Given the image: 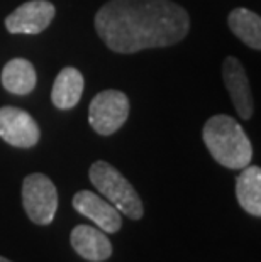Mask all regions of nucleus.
<instances>
[{"label":"nucleus","instance_id":"1","mask_svg":"<svg viewBox=\"0 0 261 262\" xmlns=\"http://www.w3.org/2000/svg\"><path fill=\"white\" fill-rule=\"evenodd\" d=\"M97 34L119 54L178 44L190 29V17L171 0H110L95 15Z\"/></svg>","mask_w":261,"mask_h":262},{"label":"nucleus","instance_id":"2","mask_svg":"<svg viewBox=\"0 0 261 262\" xmlns=\"http://www.w3.org/2000/svg\"><path fill=\"white\" fill-rule=\"evenodd\" d=\"M202 139L210 156L227 169H243L251 164L253 146L237 120L229 115H214L205 122Z\"/></svg>","mask_w":261,"mask_h":262},{"label":"nucleus","instance_id":"3","mask_svg":"<svg viewBox=\"0 0 261 262\" xmlns=\"http://www.w3.org/2000/svg\"><path fill=\"white\" fill-rule=\"evenodd\" d=\"M88 178L92 185L97 188V191L105 196V200L114 205L122 215L132 220H139L143 216L144 208L141 196L112 164L105 161H95L90 166Z\"/></svg>","mask_w":261,"mask_h":262},{"label":"nucleus","instance_id":"4","mask_svg":"<svg viewBox=\"0 0 261 262\" xmlns=\"http://www.w3.org/2000/svg\"><path fill=\"white\" fill-rule=\"evenodd\" d=\"M22 206L31 222L49 225L58 210V189L46 174L32 172L22 183Z\"/></svg>","mask_w":261,"mask_h":262},{"label":"nucleus","instance_id":"5","mask_svg":"<svg viewBox=\"0 0 261 262\" xmlns=\"http://www.w3.org/2000/svg\"><path fill=\"white\" fill-rule=\"evenodd\" d=\"M129 117V98L119 90H104L92 98L88 124L101 136H112Z\"/></svg>","mask_w":261,"mask_h":262},{"label":"nucleus","instance_id":"6","mask_svg":"<svg viewBox=\"0 0 261 262\" xmlns=\"http://www.w3.org/2000/svg\"><path fill=\"white\" fill-rule=\"evenodd\" d=\"M0 137L12 147L29 149L39 142L41 132L31 114L17 107L0 108Z\"/></svg>","mask_w":261,"mask_h":262},{"label":"nucleus","instance_id":"7","mask_svg":"<svg viewBox=\"0 0 261 262\" xmlns=\"http://www.w3.org/2000/svg\"><path fill=\"white\" fill-rule=\"evenodd\" d=\"M56 9L48 0H31L19 5L5 19V29L10 34H39L51 24Z\"/></svg>","mask_w":261,"mask_h":262},{"label":"nucleus","instance_id":"8","mask_svg":"<svg viewBox=\"0 0 261 262\" xmlns=\"http://www.w3.org/2000/svg\"><path fill=\"white\" fill-rule=\"evenodd\" d=\"M73 208L80 215L90 219L102 232L115 233L122 227L121 211L97 193L82 189L73 196Z\"/></svg>","mask_w":261,"mask_h":262},{"label":"nucleus","instance_id":"9","mask_svg":"<svg viewBox=\"0 0 261 262\" xmlns=\"http://www.w3.org/2000/svg\"><path fill=\"white\" fill-rule=\"evenodd\" d=\"M222 78H224V85L234 103L237 115L243 120H249L253 115L254 103L246 71H244L241 61L234 56H227L222 63Z\"/></svg>","mask_w":261,"mask_h":262},{"label":"nucleus","instance_id":"10","mask_svg":"<svg viewBox=\"0 0 261 262\" xmlns=\"http://www.w3.org/2000/svg\"><path fill=\"white\" fill-rule=\"evenodd\" d=\"M75 252L90 262H104L112 255V244L101 228L92 225H76L70 235Z\"/></svg>","mask_w":261,"mask_h":262},{"label":"nucleus","instance_id":"11","mask_svg":"<svg viewBox=\"0 0 261 262\" xmlns=\"http://www.w3.org/2000/svg\"><path fill=\"white\" fill-rule=\"evenodd\" d=\"M83 93V75L73 66H66L54 80L51 100L59 110H70L78 105Z\"/></svg>","mask_w":261,"mask_h":262},{"label":"nucleus","instance_id":"12","mask_svg":"<svg viewBox=\"0 0 261 262\" xmlns=\"http://www.w3.org/2000/svg\"><path fill=\"white\" fill-rule=\"evenodd\" d=\"M237 203L253 216H261V169L258 166H246L236 178Z\"/></svg>","mask_w":261,"mask_h":262},{"label":"nucleus","instance_id":"13","mask_svg":"<svg viewBox=\"0 0 261 262\" xmlns=\"http://www.w3.org/2000/svg\"><path fill=\"white\" fill-rule=\"evenodd\" d=\"M2 85L9 93L14 95H27L34 90L37 76L36 70L31 61L24 58L10 59L2 70Z\"/></svg>","mask_w":261,"mask_h":262},{"label":"nucleus","instance_id":"14","mask_svg":"<svg viewBox=\"0 0 261 262\" xmlns=\"http://www.w3.org/2000/svg\"><path fill=\"white\" fill-rule=\"evenodd\" d=\"M227 26L237 39L253 49H261V17L249 9L237 7L227 17Z\"/></svg>","mask_w":261,"mask_h":262},{"label":"nucleus","instance_id":"15","mask_svg":"<svg viewBox=\"0 0 261 262\" xmlns=\"http://www.w3.org/2000/svg\"><path fill=\"white\" fill-rule=\"evenodd\" d=\"M0 262H12V260H9V259H5V257H2V255H0Z\"/></svg>","mask_w":261,"mask_h":262}]
</instances>
